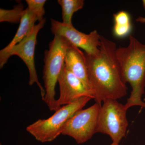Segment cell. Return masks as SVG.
I'll return each mask as SVG.
<instances>
[{
    "label": "cell",
    "mask_w": 145,
    "mask_h": 145,
    "mask_svg": "<svg viewBox=\"0 0 145 145\" xmlns=\"http://www.w3.org/2000/svg\"><path fill=\"white\" fill-rule=\"evenodd\" d=\"M62 8L63 23L72 25V19L74 13L82 9L84 5V0H58Z\"/></svg>",
    "instance_id": "obj_13"
},
{
    "label": "cell",
    "mask_w": 145,
    "mask_h": 145,
    "mask_svg": "<svg viewBox=\"0 0 145 145\" xmlns=\"http://www.w3.org/2000/svg\"><path fill=\"white\" fill-rule=\"evenodd\" d=\"M116 53L123 80L132 88L125 107L128 110L137 106L145 108L142 101L145 89V44L130 35L128 45L117 48Z\"/></svg>",
    "instance_id": "obj_2"
},
{
    "label": "cell",
    "mask_w": 145,
    "mask_h": 145,
    "mask_svg": "<svg viewBox=\"0 0 145 145\" xmlns=\"http://www.w3.org/2000/svg\"><path fill=\"white\" fill-rule=\"evenodd\" d=\"M59 96L57 99L58 106L69 105L83 97L93 99L92 92L75 75L67 68L64 65L58 79Z\"/></svg>",
    "instance_id": "obj_9"
},
{
    "label": "cell",
    "mask_w": 145,
    "mask_h": 145,
    "mask_svg": "<svg viewBox=\"0 0 145 145\" xmlns=\"http://www.w3.org/2000/svg\"><path fill=\"white\" fill-rule=\"evenodd\" d=\"M27 8L36 15L39 22L42 20L45 14L44 8L46 0H26Z\"/></svg>",
    "instance_id": "obj_15"
},
{
    "label": "cell",
    "mask_w": 145,
    "mask_h": 145,
    "mask_svg": "<svg viewBox=\"0 0 145 145\" xmlns=\"http://www.w3.org/2000/svg\"><path fill=\"white\" fill-rule=\"evenodd\" d=\"M0 145H3L1 144H0Z\"/></svg>",
    "instance_id": "obj_18"
},
{
    "label": "cell",
    "mask_w": 145,
    "mask_h": 145,
    "mask_svg": "<svg viewBox=\"0 0 145 145\" xmlns=\"http://www.w3.org/2000/svg\"><path fill=\"white\" fill-rule=\"evenodd\" d=\"M137 22L145 23V17H139L135 20Z\"/></svg>",
    "instance_id": "obj_16"
},
{
    "label": "cell",
    "mask_w": 145,
    "mask_h": 145,
    "mask_svg": "<svg viewBox=\"0 0 145 145\" xmlns=\"http://www.w3.org/2000/svg\"><path fill=\"white\" fill-rule=\"evenodd\" d=\"M125 105L117 100L108 99L103 102L99 111L96 133L109 135L112 140L110 145H119L125 137L128 123Z\"/></svg>",
    "instance_id": "obj_5"
},
{
    "label": "cell",
    "mask_w": 145,
    "mask_h": 145,
    "mask_svg": "<svg viewBox=\"0 0 145 145\" xmlns=\"http://www.w3.org/2000/svg\"><path fill=\"white\" fill-rule=\"evenodd\" d=\"M99 53L84 52L91 91L96 103L108 99L117 100L127 95L128 88L122 77L114 42L101 36Z\"/></svg>",
    "instance_id": "obj_1"
},
{
    "label": "cell",
    "mask_w": 145,
    "mask_h": 145,
    "mask_svg": "<svg viewBox=\"0 0 145 145\" xmlns=\"http://www.w3.org/2000/svg\"><path fill=\"white\" fill-rule=\"evenodd\" d=\"M46 22L44 19L37 24L35 25L28 35L21 42L13 46L7 52L0 54V68H2L7 63L9 58L13 55L20 57L25 64L29 72V84L30 86L36 84L40 91L42 100L45 96V90L39 80L35 67L34 54L37 37L39 31L44 26Z\"/></svg>",
    "instance_id": "obj_6"
},
{
    "label": "cell",
    "mask_w": 145,
    "mask_h": 145,
    "mask_svg": "<svg viewBox=\"0 0 145 145\" xmlns=\"http://www.w3.org/2000/svg\"><path fill=\"white\" fill-rule=\"evenodd\" d=\"M50 30L54 36L63 37L74 46L84 50L87 54L93 55L99 52L101 36L96 30L84 34L73 25H68L53 19H51Z\"/></svg>",
    "instance_id": "obj_8"
},
{
    "label": "cell",
    "mask_w": 145,
    "mask_h": 145,
    "mask_svg": "<svg viewBox=\"0 0 145 145\" xmlns=\"http://www.w3.org/2000/svg\"><path fill=\"white\" fill-rule=\"evenodd\" d=\"M24 8L23 5L20 3L10 10L0 8V22L20 23L25 10Z\"/></svg>",
    "instance_id": "obj_14"
},
{
    "label": "cell",
    "mask_w": 145,
    "mask_h": 145,
    "mask_svg": "<svg viewBox=\"0 0 145 145\" xmlns=\"http://www.w3.org/2000/svg\"><path fill=\"white\" fill-rule=\"evenodd\" d=\"M91 99L90 97H83L72 103L62 106L51 117L39 119L28 125L26 131L40 142H52L61 134L63 128L71 117L82 109Z\"/></svg>",
    "instance_id": "obj_4"
},
{
    "label": "cell",
    "mask_w": 145,
    "mask_h": 145,
    "mask_svg": "<svg viewBox=\"0 0 145 145\" xmlns=\"http://www.w3.org/2000/svg\"><path fill=\"white\" fill-rule=\"evenodd\" d=\"M37 21H39L35 14L27 8L25 9L19 27L14 38L7 46L1 50L0 54H4L8 52L13 46L24 40L30 33Z\"/></svg>",
    "instance_id": "obj_11"
},
{
    "label": "cell",
    "mask_w": 145,
    "mask_h": 145,
    "mask_svg": "<svg viewBox=\"0 0 145 145\" xmlns=\"http://www.w3.org/2000/svg\"><path fill=\"white\" fill-rule=\"evenodd\" d=\"M65 65L67 68L91 91L84 52L70 43L67 50Z\"/></svg>",
    "instance_id": "obj_10"
},
{
    "label": "cell",
    "mask_w": 145,
    "mask_h": 145,
    "mask_svg": "<svg viewBox=\"0 0 145 145\" xmlns=\"http://www.w3.org/2000/svg\"><path fill=\"white\" fill-rule=\"evenodd\" d=\"M102 105L94 104L77 112L67 122L61 134L70 136L79 144L90 140L96 133L99 111Z\"/></svg>",
    "instance_id": "obj_7"
},
{
    "label": "cell",
    "mask_w": 145,
    "mask_h": 145,
    "mask_svg": "<svg viewBox=\"0 0 145 145\" xmlns=\"http://www.w3.org/2000/svg\"><path fill=\"white\" fill-rule=\"evenodd\" d=\"M113 17L114 23L113 32L114 36L119 38L126 37L131 33L132 28L129 13L122 10L114 14Z\"/></svg>",
    "instance_id": "obj_12"
},
{
    "label": "cell",
    "mask_w": 145,
    "mask_h": 145,
    "mask_svg": "<svg viewBox=\"0 0 145 145\" xmlns=\"http://www.w3.org/2000/svg\"><path fill=\"white\" fill-rule=\"evenodd\" d=\"M142 4L143 7H144V9L145 10V0H143Z\"/></svg>",
    "instance_id": "obj_17"
},
{
    "label": "cell",
    "mask_w": 145,
    "mask_h": 145,
    "mask_svg": "<svg viewBox=\"0 0 145 145\" xmlns=\"http://www.w3.org/2000/svg\"><path fill=\"white\" fill-rule=\"evenodd\" d=\"M70 43L63 37L55 35L49 44V48L44 51L43 79L46 94L43 101L51 111L60 108L55 99V87L64 66L67 50Z\"/></svg>",
    "instance_id": "obj_3"
}]
</instances>
